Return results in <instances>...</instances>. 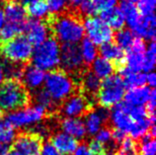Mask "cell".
Wrapping results in <instances>:
<instances>
[{"instance_id": "44dd1931", "label": "cell", "mask_w": 156, "mask_h": 155, "mask_svg": "<svg viewBox=\"0 0 156 155\" xmlns=\"http://www.w3.org/2000/svg\"><path fill=\"white\" fill-rule=\"evenodd\" d=\"M60 129L64 133L72 136L76 140L84 138L87 132L84 123L76 118H63L62 120H60Z\"/></svg>"}, {"instance_id": "60d3db41", "label": "cell", "mask_w": 156, "mask_h": 155, "mask_svg": "<svg viewBox=\"0 0 156 155\" xmlns=\"http://www.w3.org/2000/svg\"><path fill=\"white\" fill-rule=\"evenodd\" d=\"M146 82L148 83V85L153 88L155 86V83H156V76H155V73L153 72H149L148 75H146Z\"/></svg>"}, {"instance_id": "30bf717a", "label": "cell", "mask_w": 156, "mask_h": 155, "mask_svg": "<svg viewBox=\"0 0 156 155\" xmlns=\"http://www.w3.org/2000/svg\"><path fill=\"white\" fill-rule=\"evenodd\" d=\"M83 28L87 38L95 46L111 42L114 37L113 30L100 18L87 17L83 22Z\"/></svg>"}, {"instance_id": "d6a6232c", "label": "cell", "mask_w": 156, "mask_h": 155, "mask_svg": "<svg viewBox=\"0 0 156 155\" xmlns=\"http://www.w3.org/2000/svg\"><path fill=\"white\" fill-rule=\"evenodd\" d=\"M15 138V132L13 128L7 122L0 121V144H7L13 141Z\"/></svg>"}, {"instance_id": "f1b7e54d", "label": "cell", "mask_w": 156, "mask_h": 155, "mask_svg": "<svg viewBox=\"0 0 156 155\" xmlns=\"http://www.w3.org/2000/svg\"><path fill=\"white\" fill-rule=\"evenodd\" d=\"M81 51V55L82 59H83L84 64H90L92 63L97 58V48L91 41L88 38H83L82 39V44L80 47Z\"/></svg>"}, {"instance_id": "f6af8a7d", "label": "cell", "mask_w": 156, "mask_h": 155, "mask_svg": "<svg viewBox=\"0 0 156 155\" xmlns=\"http://www.w3.org/2000/svg\"><path fill=\"white\" fill-rule=\"evenodd\" d=\"M2 79H3V70H2V63L0 62V84H1Z\"/></svg>"}, {"instance_id": "f35d334b", "label": "cell", "mask_w": 156, "mask_h": 155, "mask_svg": "<svg viewBox=\"0 0 156 155\" xmlns=\"http://www.w3.org/2000/svg\"><path fill=\"white\" fill-rule=\"evenodd\" d=\"M41 153H42V155H59L51 143H47L46 145H44Z\"/></svg>"}, {"instance_id": "b9f144b4", "label": "cell", "mask_w": 156, "mask_h": 155, "mask_svg": "<svg viewBox=\"0 0 156 155\" xmlns=\"http://www.w3.org/2000/svg\"><path fill=\"white\" fill-rule=\"evenodd\" d=\"M84 1H87V0H68V2L73 7H79L80 4L83 3Z\"/></svg>"}, {"instance_id": "d4e9b609", "label": "cell", "mask_w": 156, "mask_h": 155, "mask_svg": "<svg viewBox=\"0 0 156 155\" xmlns=\"http://www.w3.org/2000/svg\"><path fill=\"white\" fill-rule=\"evenodd\" d=\"M120 10L124 16L125 22L128 24L131 31H133L140 21L141 15L137 11L136 6L133 3L122 2L120 5Z\"/></svg>"}, {"instance_id": "7a4b0ae2", "label": "cell", "mask_w": 156, "mask_h": 155, "mask_svg": "<svg viewBox=\"0 0 156 155\" xmlns=\"http://www.w3.org/2000/svg\"><path fill=\"white\" fill-rule=\"evenodd\" d=\"M30 91L19 79H5L0 86V109L3 112H16L29 108Z\"/></svg>"}, {"instance_id": "cb8c5ba5", "label": "cell", "mask_w": 156, "mask_h": 155, "mask_svg": "<svg viewBox=\"0 0 156 155\" xmlns=\"http://www.w3.org/2000/svg\"><path fill=\"white\" fill-rule=\"evenodd\" d=\"M100 16H101L100 19L103 20L112 30L114 29L116 31H120L122 29H124L126 22L120 8L114 7L112 9L102 12V13H100Z\"/></svg>"}, {"instance_id": "5bb4252c", "label": "cell", "mask_w": 156, "mask_h": 155, "mask_svg": "<svg viewBox=\"0 0 156 155\" xmlns=\"http://www.w3.org/2000/svg\"><path fill=\"white\" fill-rule=\"evenodd\" d=\"M102 58L112 63L114 70L120 72L126 67V51L119 48L114 42H108L101 44L99 48Z\"/></svg>"}, {"instance_id": "ee69618b", "label": "cell", "mask_w": 156, "mask_h": 155, "mask_svg": "<svg viewBox=\"0 0 156 155\" xmlns=\"http://www.w3.org/2000/svg\"><path fill=\"white\" fill-rule=\"evenodd\" d=\"M8 147L4 144H0V155H4L5 153H7Z\"/></svg>"}, {"instance_id": "4dcf8cb0", "label": "cell", "mask_w": 156, "mask_h": 155, "mask_svg": "<svg viewBox=\"0 0 156 155\" xmlns=\"http://www.w3.org/2000/svg\"><path fill=\"white\" fill-rule=\"evenodd\" d=\"M155 52H156L155 42L152 41L148 44V48H147L144 54V59H143V66H142V69L144 71L151 72L153 70L155 65Z\"/></svg>"}, {"instance_id": "7402d4cb", "label": "cell", "mask_w": 156, "mask_h": 155, "mask_svg": "<svg viewBox=\"0 0 156 155\" xmlns=\"http://www.w3.org/2000/svg\"><path fill=\"white\" fill-rule=\"evenodd\" d=\"M110 118L112 119V123L115 126L114 129H120L126 133L129 132L134 124V121L129 117V114L122 111L119 105H116L114 107Z\"/></svg>"}, {"instance_id": "ba28073f", "label": "cell", "mask_w": 156, "mask_h": 155, "mask_svg": "<svg viewBox=\"0 0 156 155\" xmlns=\"http://www.w3.org/2000/svg\"><path fill=\"white\" fill-rule=\"evenodd\" d=\"M94 105L95 102L77 91L60 104L58 118H85L94 111Z\"/></svg>"}, {"instance_id": "ac0fdd59", "label": "cell", "mask_w": 156, "mask_h": 155, "mask_svg": "<svg viewBox=\"0 0 156 155\" xmlns=\"http://www.w3.org/2000/svg\"><path fill=\"white\" fill-rule=\"evenodd\" d=\"M111 114L108 109L100 108L97 111H93L89 114L88 116H86V123L85 129L86 132H88L91 136L96 134L99 130L102 129V126L104 125H107L110 119Z\"/></svg>"}, {"instance_id": "9a60e30c", "label": "cell", "mask_w": 156, "mask_h": 155, "mask_svg": "<svg viewBox=\"0 0 156 155\" xmlns=\"http://www.w3.org/2000/svg\"><path fill=\"white\" fill-rule=\"evenodd\" d=\"M77 84L78 91L84 94L86 97L93 102H96V97L100 89L101 80L91 70L86 68L80 74Z\"/></svg>"}, {"instance_id": "74e56055", "label": "cell", "mask_w": 156, "mask_h": 155, "mask_svg": "<svg viewBox=\"0 0 156 155\" xmlns=\"http://www.w3.org/2000/svg\"><path fill=\"white\" fill-rule=\"evenodd\" d=\"M88 149L92 155H107L109 149L96 139H92L88 144Z\"/></svg>"}, {"instance_id": "836d02e7", "label": "cell", "mask_w": 156, "mask_h": 155, "mask_svg": "<svg viewBox=\"0 0 156 155\" xmlns=\"http://www.w3.org/2000/svg\"><path fill=\"white\" fill-rule=\"evenodd\" d=\"M96 14H100L102 12L116 7L118 0H90Z\"/></svg>"}, {"instance_id": "bcb514c9", "label": "cell", "mask_w": 156, "mask_h": 155, "mask_svg": "<svg viewBox=\"0 0 156 155\" xmlns=\"http://www.w3.org/2000/svg\"><path fill=\"white\" fill-rule=\"evenodd\" d=\"M122 2H128V3H134V2H137V0H122Z\"/></svg>"}, {"instance_id": "6da1fadb", "label": "cell", "mask_w": 156, "mask_h": 155, "mask_svg": "<svg viewBox=\"0 0 156 155\" xmlns=\"http://www.w3.org/2000/svg\"><path fill=\"white\" fill-rule=\"evenodd\" d=\"M51 37L62 44H78L83 39L84 28L77 12L48 14L44 20Z\"/></svg>"}, {"instance_id": "7bdbcfd3", "label": "cell", "mask_w": 156, "mask_h": 155, "mask_svg": "<svg viewBox=\"0 0 156 155\" xmlns=\"http://www.w3.org/2000/svg\"><path fill=\"white\" fill-rule=\"evenodd\" d=\"M4 22H5V20H4V14H3V11L0 9V32H1L2 28L4 26Z\"/></svg>"}, {"instance_id": "f907efd6", "label": "cell", "mask_w": 156, "mask_h": 155, "mask_svg": "<svg viewBox=\"0 0 156 155\" xmlns=\"http://www.w3.org/2000/svg\"><path fill=\"white\" fill-rule=\"evenodd\" d=\"M139 155H141V154H139Z\"/></svg>"}, {"instance_id": "d590c367", "label": "cell", "mask_w": 156, "mask_h": 155, "mask_svg": "<svg viewBox=\"0 0 156 155\" xmlns=\"http://www.w3.org/2000/svg\"><path fill=\"white\" fill-rule=\"evenodd\" d=\"M156 0H137V11L141 16L154 14Z\"/></svg>"}, {"instance_id": "f546056e", "label": "cell", "mask_w": 156, "mask_h": 155, "mask_svg": "<svg viewBox=\"0 0 156 155\" xmlns=\"http://www.w3.org/2000/svg\"><path fill=\"white\" fill-rule=\"evenodd\" d=\"M124 78L125 79L122 80H124L125 87L129 89L142 87L146 83V75L140 72H129Z\"/></svg>"}, {"instance_id": "e0dca14e", "label": "cell", "mask_w": 156, "mask_h": 155, "mask_svg": "<svg viewBox=\"0 0 156 155\" xmlns=\"http://www.w3.org/2000/svg\"><path fill=\"white\" fill-rule=\"evenodd\" d=\"M50 143L57 152L62 155H70L74 153L78 147V140L64 132H56L50 138Z\"/></svg>"}, {"instance_id": "8d00e7d4", "label": "cell", "mask_w": 156, "mask_h": 155, "mask_svg": "<svg viewBox=\"0 0 156 155\" xmlns=\"http://www.w3.org/2000/svg\"><path fill=\"white\" fill-rule=\"evenodd\" d=\"M95 139L97 141H99L100 143L104 144L106 147H107V145H108V143H113V145H115V143L112 140V129L109 128L108 125H106L105 128L101 129L99 132H97ZM115 146H116V145H115ZM116 147H117V146H116ZM107 148H108V147H107Z\"/></svg>"}, {"instance_id": "681fc988", "label": "cell", "mask_w": 156, "mask_h": 155, "mask_svg": "<svg viewBox=\"0 0 156 155\" xmlns=\"http://www.w3.org/2000/svg\"><path fill=\"white\" fill-rule=\"evenodd\" d=\"M107 155H116V154H114V153H111V154H107Z\"/></svg>"}, {"instance_id": "7dc6e473", "label": "cell", "mask_w": 156, "mask_h": 155, "mask_svg": "<svg viewBox=\"0 0 156 155\" xmlns=\"http://www.w3.org/2000/svg\"><path fill=\"white\" fill-rule=\"evenodd\" d=\"M4 117V112L2 111L1 109H0V121H1V119Z\"/></svg>"}, {"instance_id": "7c38bea8", "label": "cell", "mask_w": 156, "mask_h": 155, "mask_svg": "<svg viewBox=\"0 0 156 155\" xmlns=\"http://www.w3.org/2000/svg\"><path fill=\"white\" fill-rule=\"evenodd\" d=\"M3 14L6 25L14 28L20 35L25 32L28 16L24 6L19 4L16 0H7L4 5Z\"/></svg>"}, {"instance_id": "603a6c76", "label": "cell", "mask_w": 156, "mask_h": 155, "mask_svg": "<svg viewBox=\"0 0 156 155\" xmlns=\"http://www.w3.org/2000/svg\"><path fill=\"white\" fill-rule=\"evenodd\" d=\"M150 93L151 89L145 86L129 89L125 95V102L134 107H142L149 100Z\"/></svg>"}, {"instance_id": "4fadbf2b", "label": "cell", "mask_w": 156, "mask_h": 155, "mask_svg": "<svg viewBox=\"0 0 156 155\" xmlns=\"http://www.w3.org/2000/svg\"><path fill=\"white\" fill-rule=\"evenodd\" d=\"M145 43L140 38L135 37V40L126 55V67L131 72H139L143 66L145 54Z\"/></svg>"}, {"instance_id": "8fae6325", "label": "cell", "mask_w": 156, "mask_h": 155, "mask_svg": "<svg viewBox=\"0 0 156 155\" xmlns=\"http://www.w3.org/2000/svg\"><path fill=\"white\" fill-rule=\"evenodd\" d=\"M43 119H50L47 111L41 106L35 105L34 107L26 108L9 114L6 122L12 128H21L38 123Z\"/></svg>"}, {"instance_id": "d6986e66", "label": "cell", "mask_w": 156, "mask_h": 155, "mask_svg": "<svg viewBox=\"0 0 156 155\" xmlns=\"http://www.w3.org/2000/svg\"><path fill=\"white\" fill-rule=\"evenodd\" d=\"M155 27H156L155 16L154 14H150L146 16H141L138 25L131 32L137 38L145 39L152 42L155 39Z\"/></svg>"}, {"instance_id": "c3c4849f", "label": "cell", "mask_w": 156, "mask_h": 155, "mask_svg": "<svg viewBox=\"0 0 156 155\" xmlns=\"http://www.w3.org/2000/svg\"><path fill=\"white\" fill-rule=\"evenodd\" d=\"M4 155H14V154L12 153V152H7V153H5V154H4Z\"/></svg>"}, {"instance_id": "484cf974", "label": "cell", "mask_w": 156, "mask_h": 155, "mask_svg": "<svg viewBox=\"0 0 156 155\" xmlns=\"http://www.w3.org/2000/svg\"><path fill=\"white\" fill-rule=\"evenodd\" d=\"M25 10L27 16L36 20H43L48 16V12L46 0H34L28 4Z\"/></svg>"}, {"instance_id": "3957f363", "label": "cell", "mask_w": 156, "mask_h": 155, "mask_svg": "<svg viewBox=\"0 0 156 155\" xmlns=\"http://www.w3.org/2000/svg\"><path fill=\"white\" fill-rule=\"evenodd\" d=\"M44 90L57 104H61L69 96L78 91V84L61 68L50 70L44 75Z\"/></svg>"}, {"instance_id": "9c48e42d", "label": "cell", "mask_w": 156, "mask_h": 155, "mask_svg": "<svg viewBox=\"0 0 156 155\" xmlns=\"http://www.w3.org/2000/svg\"><path fill=\"white\" fill-rule=\"evenodd\" d=\"M44 138L32 130H25L15 136L10 150L14 155H40Z\"/></svg>"}, {"instance_id": "8992f818", "label": "cell", "mask_w": 156, "mask_h": 155, "mask_svg": "<svg viewBox=\"0 0 156 155\" xmlns=\"http://www.w3.org/2000/svg\"><path fill=\"white\" fill-rule=\"evenodd\" d=\"M125 84L122 78L118 74H112L101 81L96 102L102 108L110 109L118 105L125 96Z\"/></svg>"}, {"instance_id": "1f68e13d", "label": "cell", "mask_w": 156, "mask_h": 155, "mask_svg": "<svg viewBox=\"0 0 156 155\" xmlns=\"http://www.w3.org/2000/svg\"><path fill=\"white\" fill-rule=\"evenodd\" d=\"M116 155H138L137 143L130 137L126 136L124 141L119 145V149Z\"/></svg>"}, {"instance_id": "4316f807", "label": "cell", "mask_w": 156, "mask_h": 155, "mask_svg": "<svg viewBox=\"0 0 156 155\" xmlns=\"http://www.w3.org/2000/svg\"><path fill=\"white\" fill-rule=\"evenodd\" d=\"M92 63V72L99 79L107 78L113 74V71H115L112 63L102 58H96Z\"/></svg>"}, {"instance_id": "277c9868", "label": "cell", "mask_w": 156, "mask_h": 155, "mask_svg": "<svg viewBox=\"0 0 156 155\" xmlns=\"http://www.w3.org/2000/svg\"><path fill=\"white\" fill-rule=\"evenodd\" d=\"M33 44L25 35L0 43V55L10 62L28 65L32 59Z\"/></svg>"}, {"instance_id": "e575fe53", "label": "cell", "mask_w": 156, "mask_h": 155, "mask_svg": "<svg viewBox=\"0 0 156 155\" xmlns=\"http://www.w3.org/2000/svg\"><path fill=\"white\" fill-rule=\"evenodd\" d=\"M51 14H61L66 10L68 0H46Z\"/></svg>"}, {"instance_id": "ab89813d", "label": "cell", "mask_w": 156, "mask_h": 155, "mask_svg": "<svg viewBox=\"0 0 156 155\" xmlns=\"http://www.w3.org/2000/svg\"><path fill=\"white\" fill-rule=\"evenodd\" d=\"M74 155H92V154L90 153L87 145L82 144L76 148V150L74 151Z\"/></svg>"}, {"instance_id": "83f0119b", "label": "cell", "mask_w": 156, "mask_h": 155, "mask_svg": "<svg viewBox=\"0 0 156 155\" xmlns=\"http://www.w3.org/2000/svg\"><path fill=\"white\" fill-rule=\"evenodd\" d=\"M135 40V36L133 32L129 29H122L117 31L115 35V44L122 51H128L133 46Z\"/></svg>"}, {"instance_id": "52a82bcc", "label": "cell", "mask_w": 156, "mask_h": 155, "mask_svg": "<svg viewBox=\"0 0 156 155\" xmlns=\"http://www.w3.org/2000/svg\"><path fill=\"white\" fill-rule=\"evenodd\" d=\"M59 63L63 70L68 73L77 83L78 78L87 67L84 66L80 47L78 44H62L59 51Z\"/></svg>"}, {"instance_id": "2e32d148", "label": "cell", "mask_w": 156, "mask_h": 155, "mask_svg": "<svg viewBox=\"0 0 156 155\" xmlns=\"http://www.w3.org/2000/svg\"><path fill=\"white\" fill-rule=\"evenodd\" d=\"M25 32L27 33L26 37L30 41V43L35 46H38L48 38L50 30L44 20L28 19Z\"/></svg>"}, {"instance_id": "ffe728a7", "label": "cell", "mask_w": 156, "mask_h": 155, "mask_svg": "<svg viewBox=\"0 0 156 155\" xmlns=\"http://www.w3.org/2000/svg\"><path fill=\"white\" fill-rule=\"evenodd\" d=\"M44 80V73L43 70L35 67L34 65H26L24 68L22 82L28 90H37Z\"/></svg>"}, {"instance_id": "5b68a950", "label": "cell", "mask_w": 156, "mask_h": 155, "mask_svg": "<svg viewBox=\"0 0 156 155\" xmlns=\"http://www.w3.org/2000/svg\"><path fill=\"white\" fill-rule=\"evenodd\" d=\"M59 51L58 42L53 37H48L42 44L36 46L33 51L32 59L34 66L43 71L55 69L59 64Z\"/></svg>"}]
</instances>
